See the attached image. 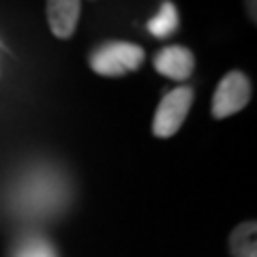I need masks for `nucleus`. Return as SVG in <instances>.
Returning a JSON list of instances; mask_svg holds the SVG:
<instances>
[{
  "instance_id": "f257e3e1",
  "label": "nucleus",
  "mask_w": 257,
  "mask_h": 257,
  "mask_svg": "<svg viewBox=\"0 0 257 257\" xmlns=\"http://www.w3.org/2000/svg\"><path fill=\"white\" fill-rule=\"evenodd\" d=\"M144 62V50L135 43L111 41L90 54V69L103 77H120L140 69Z\"/></svg>"
},
{
  "instance_id": "f03ea898",
  "label": "nucleus",
  "mask_w": 257,
  "mask_h": 257,
  "mask_svg": "<svg viewBox=\"0 0 257 257\" xmlns=\"http://www.w3.org/2000/svg\"><path fill=\"white\" fill-rule=\"evenodd\" d=\"M191 105H193V90L189 86H180L176 90L167 92L157 107L155 120H152V133L157 138H172V135H176L180 131Z\"/></svg>"
},
{
  "instance_id": "7ed1b4c3",
  "label": "nucleus",
  "mask_w": 257,
  "mask_h": 257,
  "mask_svg": "<svg viewBox=\"0 0 257 257\" xmlns=\"http://www.w3.org/2000/svg\"><path fill=\"white\" fill-rule=\"evenodd\" d=\"M251 101V82L244 73L231 71L225 75L212 96V116L214 118H227L231 114H238L246 103Z\"/></svg>"
},
{
  "instance_id": "20e7f679",
  "label": "nucleus",
  "mask_w": 257,
  "mask_h": 257,
  "mask_svg": "<svg viewBox=\"0 0 257 257\" xmlns=\"http://www.w3.org/2000/svg\"><path fill=\"white\" fill-rule=\"evenodd\" d=\"M155 69L170 79H187L195 71V56L189 47L170 45L155 56Z\"/></svg>"
},
{
  "instance_id": "39448f33",
  "label": "nucleus",
  "mask_w": 257,
  "mask_h": 257,
  "mask_svg": "<svg viewBox=\"0 0 257 257\" xmlns=\"http://www.w3.org/2000/svg\"><path fill=\"white\" fill-rule=\"evenodd\" d=\"M79 0H47V22L58 39H69L79 22Z\"/></svg>"
},
{
  "instance_id": "423d86ee",
  "label": "nucleus",
  "mask_w": 257,
  "mask_h": 257,
  "mask_svg": "<svg viewBox=\"0 0 257 257\" xmlns=\"http://www.w3.org/2000/svg\"><path fill=\"white\" fill-rule=\"evenodd\" d=\"M176 30H178V11L172 3H163L159 13L148 22V32L157 39H167Z\"/></svg>"
},
{
  "instance_id": "0eeeda50",
  "label": "nucleus",
  "mask_w": 257,
  "mask_h": 257,
  "mask_svg": "<svg viewBox=\"0 0 257 257\" xmlns=\"http://www.w3.org/2000/svg\"><path fill=\"white\" fill-rule=\"evenodd\" d=\"M234 257H255V223H242L229 238Z\"/></svg>"
},
{
  "instance_id": "6e6552de",
  "label": "nucleus",
  "mask_w": 257,
  "mask_h": 257,
  "mask_svg": "<svg viewBox=\"0 0 257 257\" xmlns=\"http://www.w3.org/2000/svg\"><path fill=\"white\" fill-rule=\"evenodd\" d=\"M15 257H56V251L41 238H28L22 242Z\"/></svg>"
},
{
  "instance_id": "1a4fd4ad",
  "label": "nucleus",
  "mask_w": 257,
  "mask_h": 257,
  "mask_svg": "<svg viewBox=\"0 0 257 257\" xmlns=\"http://www.w3.org/2000/svg\"><path fill=\"white\" fill-rule=\"evenodd\" d=\"M246 5L251 7V9H248L251 11V20H255V0H246Z\"/></svg>"
}]
</instances>
